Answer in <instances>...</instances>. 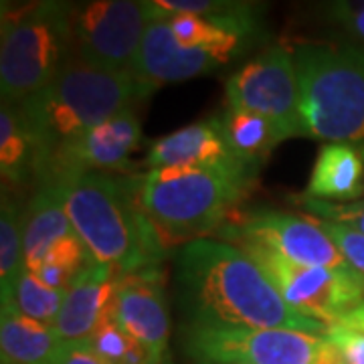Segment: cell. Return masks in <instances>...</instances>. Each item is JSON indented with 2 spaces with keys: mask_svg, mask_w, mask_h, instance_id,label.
Listing matches in <instances>:
<instances>
[{
  "mask_svg": "<svg viewBox=\"0 0 364 364\" xmlns=\"http://www.w3.org/2000/svg\"><path fill=\"white\" fill-rule=\"evenodd\" d=\"M174 265L186 324L324 334L326 324L289 308L259 265L227 241L205 237L182 243Z\"/></svg>",
  "mask_w": 364,
  "mask_h": 364,
  "instance_id": "obj_1",
  "label": "cell"
},
{
  "mask_svg": "<svg viewBox=\"0 0 364 364\" xmlns=\"http://www.w3.org/2000/svg\"><path fill=\"white\" fill-rule=\"evenodd\" d=\"M57 182L69 221L93 259L117 275L162 267L168 245L138 203L136 176L83 172Z\"/></svg>",
  "mask_w": 364,
  "mask_h": 364,
  "instance_id": "obj_2",
  "label": "cell"
},
{
  "mask_svg": "<svg viewBox=\"0 0 364 364\" xmlns=\"http://www.w3.org/2000/svg\"><path fill=\"white\" fill-rule=\"evenodd\" d=\"M148 93L128 71H107L71 57L45 90L18 104L37 146V184L53 160L83 134Z\"/></svg>",
  "mask_w": 364,
  "mask_h": 364,
  "instance_id": "obj_3",
  "label": "cell"
},
{
  "mask_svg": "<svg viewBox=\"0 0 364 364\" xmlns=\"http://www.w3.org/2000/svg\"><path fill=\"white\" fill-rule=\"evenodd\" d=\"M257 172L239 160L146 170L136 176L138 203L166 245L191 243L219 231L253 188Z\"/></svg>",
  "mask_w": 364,
  "mask_h": 364,
  "instance_id": "obj_4",
  "label": "cell"
},
{
  "mask_svg": "<svg viewBox=\"0 0 364 364\" xmlns=\"http://www.w3.org/2000/svg\"><path fill=\"white\" fill-rule=\"evenodd\" d=\"M294 59L304 138L364 146V49L310 43Z\"/></svg>",
  "mask_w": 364,
  "mask_h": 364,
  "instance_id": "obj_5",
  "label": "cell"
},
{
  "mask_svg": "<svg viewBox=\"0 0 364 364\" xmlns=\"http://www.w3.org/2000/svg\"><path fill=\"white\" fill-rule=\"evenodd\" d=\"M73 57L71 4L33 2L2 9L0 93L21 104L45 90Z\"/></svg>",
  "mask_w": 364,
  "mask_h": 364,
  "instance_id": "obj_6",
  "label": "cell"
},
{
  "mask_svg": "<svg viewBox=\"0 0 364 364\" xmlns=\"http://www.w3.org/2000/svg\"><path fill=\"white\" fill-rule=\"evenodd\" d=\"M154 21H166L154 0L71 4L73 57L100 69L132 73L146 28Z\"/></svg>",
  "mask_w": 364,
  "mask_h": 364,
  "instance_id": "obj_7",
  "label": "cell"
},
{
  "mask_svg": "<svg viewBox=\"0 0 364 364\" xmlns=\"http://www.w3.org/2000/svg\"><path fill=\"white\" fill-rule=\"evenodd\" d=\"M261 267L273 287L296 312L322 324H336L352 308L364 301V282L360 277L334 272L328 267H310L287 259L269 247L247 239H227Z\"/></svg>",
  "mask_w": 364,
  "mask_h": 364,
  "instance_id": "obj_8",
  "label": "cell"
},
{
  "mask_svg": "<svg viewBox=\"0 0 364 364\" xmlns=\"http://www.w3.org/2000/svg\"><path fill=\"white\" fill-rule=\"evenodd\" d=\"M326 338L284 328L182 326V346L195 363L314 364Z\"/></svg>",
  "mask_w": 364,
  "mask_h": 364,
  "instance_id": "obj_9",
  "label": "cell"
},
{
  "mask_svg": "<svg viewBox=\"0 0 364 364\" xmlns=\"http://www.w3.org/2000/svg\"><path fill=\"white\" fill-rule=\"evenodd\" d=\"M227 105L267 117L282 142L304 138L301 95L294 51L272 45L225 81Z\"/></svg>",
  "mask_w": 364,
  "mask_h": 364,
  "instance_id": "obj_10",
  "label": "cell"
},
{
  "mask_svg": "<svg viewBox=\"0 0 364 364\" xmlns=\"http://www.w3.org/2000/svg\"><path fill=\"white\" fill-rule=\"evenodd\" d=\"M217 235L221 241L233 237L255 241L301 265L328 267L358 277L314 217H299L275 208H251L239 215L237 221L221 225Z\"/></svg>",
  "mask_w": 364,
  "mask_h": 364,
  "instance_id": "obj_11",
  "label": "cell"
},
{
  "mask_svg": "<svg viewBox=\"0 0 364 364\" xmlns=\"http://www.w3.org/2000/svg\"><path fill=\"white\" fill-rule=\"evenodd\" d=\"M162 267L116 277L109 314L117 326L150 354L154 364H168L170 318Z\"/></svg>",
  "mask_w": 364,
  "mask_h": 364,
  "instance_id": "obj_12",
  "label": "cell"
},
{
  "mask_svg": "<svg viewBox=\"0 0 364 364\" xmlns=\"http://www.w3.org/2000/svg\"><path fill=\"white\" fill-rule=\"evenodd\" d=\"M136 105L124 107L119 114L83 134L53 160L39 184L63 181L83 172H126L132 166V152L142 140V124Z\"/></svg>",
  "mask_w": 364,
  "mask_h": 364,
  "instance_id": "obj_13",
  "label": "cell"
},
{
  "mask_svg": "<svg viewBox=\"0 0 364 364\" xmlns=\"http://www.w3.org/2000/svg\"><path fill=\"white\" fill-rule=\"evenodd\" d=\"M229 59L208 49H184L174 39L166 21H154L146 28L140 51L132 65V75L148 91L164 83H176L186 79L207 75L227 65Z\"/></svg>",
  "mask_w": 364,
  "mask_h": 364,
  "instance_id": "obj_14",
  "label": "cell"
},
{
  "mask_svg": "<svg viewBox=\"0 0 364 364\" xmlns=\"http://www.w3.org/2000/svg\"><path fill=\"white\" fill-rule=\"evenodd\" d=\"M117 273L91 257L67 289L55 330L65 342L87 340L109 314Z\"/></svg>",
  "mask_w": 364,
  "mask_h": 364,
  "instance_id": "obj_15",
  "label": "cell"
},
{
  "mask_svg": "<svg viewBox=\"0 0 364 364\" xmlns=\"http://www.w3.org/2000/svg\"><path fill=\"white\" fill-rule=\"evenodd\" d=\"M75 233L63 198V184L43 182L23 208V249L25 269L35 273L61 239Z\"/></svg>",
  "mask_w": 364,
  "mask_h": 364,
  "instance_id": "obj_16",
  "label": "cell"
},
{
  "mask_svg": "<svg viewBox=\"0 0 364 364\" xmlns=\"http://www.w3.org/2000/svg\"><path fill=\"white\" fill-rule=\"evenodd\" d=\"M237 158L227 148L215 117L196 122L186 128L166 134L150 144L146 154L148 170L196 164H227Z\"/></svg>",
  "mask_w": 364,
  "mask_h": 364,
  "instance_id": "obj_17",
  "label": "cell"
},
{
  "mask_svg": "<svg viewBox=\"0 0 364 364\" xmlns=\"http://www.w3.org/2000/svg\"><path fill=\"white\" fill-rule=\"evenodd\" d=\"M304 195L328 203H356L364 195V146L324 144Z\"/></svg>",
  "mask_w": 364,
  "mask_h": 364,
  "instance_id": "obj_18",
  "label": "cell"
},
{
  "mask_svg": "<svg viewBox=\"0 0 364 364\" xmlns=\"http://www.w3.org/2000/svg\"><path fill=\"white\" fill-rule=\"evenodd\" d=\"M65 340L55 330L14 310H0L2 364H57Z\"/></svg>",
  "mask_w": 364,
  "mask_h": 364,
  "instance_id": "obj_19",
  "label": "cell"
},
{
  "mask_svg": "<svg viewBox=\"0 0 364 364\" xmlns=\"http://www.w3.org/2000/svg\"><path fill=\"white\" fill-rule=\"evenodd\" d=\"M215 122L219 124V130L231 154L239 162L257 170L269 158L273 148L282 144L279 134L267 117L243 107L225 105L215 116Z\"/></svg>",
  "mask_w": 364,
  "mask_h": 364,
  "instance_id": "obj_20",
  "label": "cell"
},
{
  "mask_svg": "<svg viewBox=\"0 0 364 364\" xmlns=\"http://www.w3.org/2000/svg\"><path fill=\"white\" fill-rule=\"evenodd\" d=\"M0 170L4 182H37V146L18 104L0 105Z\"/></svg>",
  "mask_w": 364,
  "mask_h": 364,
  "instance_id": "obj_21",
  "label": "cell"
},
{
  "mask_svg": "<svg viewBox=\"0 0 364 364\" xmlns=\"http://www.w3.org/2000/svg\"><path fill=\"white\" fill-rule=\"evenodd\" d=\"M25 272L23 208L4 196L0 208V306L11 299L18 277Z\"/></svg>",
  "mask_w": 364,
  "mask_h": 364,
  "instance_id": "obj_22",
  "label": "cell"
},
{
  "mask_svg": "<svg viewBox=\"0 0 364 364\" xmlns=\"http://www.w3.org/2000/svg\"><path fill=\"white\" fill-rule=\"evenodd\" d=\"M67 289H55L43 284L35 273L25 272L16 286L11 299L0 306V310H14L23 314L26 318H33L37 322H43L47 326H55L57 316L63 308Z\"/></svg>",
  "mask_w": 364,
  "mask_h": 364,
  "instance_id": "obj_23",
  "label": "cell"
},
{
  "mask_svg": "<svg viewBox=\"0 0 364 364\" xmlns=\"http://www.w3.org/2000/svg\"><path fill=\"white\" fill-rule=\"evenodd\" d=\"M85 342L109 364H154L150 354L117 326L112 314L105 316Z\"/></svg>",
  "mask_w": 364,
  "mask_h": 364,
  "instance_id": "obj_24",
  "label": "cell"
},
{
  "mask_svg": "<svg viewBox=\"0 0 364 364\" xmlns=\"http://www.w3.org/2000/svg\"><path fill=\"white\" fill-rule=\"evenodd\" d=\"M294 203L310 213V217L324 219V221H336L342 225L354 227L356 231L364 233V203H328V200H318L306 195L291 196Z\"/></svg>",
  "mask_w": 364,
  "mask_h": 364,
  "instance_id": "obj_25",
  "label": "cell"
},
{
  "mask_svg": "<svg viewBox=\"0 0 364 364\" xmlns=\"http://www.w3.org/2000/svg\"><path fill=\"white\" fill-rule=\"evenodd\" d=\"M318 223L328 233V237L336 243V247L342 253L344 261L350 265L352 272L364 282V233L356 231L354 227H348V225H342V223L336 221L318 219Z\"/></svg>",
  "mask_w": 364,
  "mask_h": 364,
  "instance_id": "obj_26",
  "label": "cell"
},
{
  "mask_svg": "<svg viewBox=\"0 0 364 364\" xmlns=\"http://www.w3.org/2000/svg\"><path fill=\"white\" fill-rule=\"evenodd\" d=\"M154 4L164 14V18H170L174 14H198V16L227 14L251 6L249 2H231V0H154Z\"/></svg>",
  "mask_w": 364,
  "mask_h": 364,
  "instance_id": "obj_27",
  "label": "cell"
},
{
  "mask_svg": "<svg viewBox=\"0 0 364 364\" xmlns=\"http://www.w3.org/2000/svg\"><path fill=\"white\" fill-rule=\"evenodd\" d=\"M322 336L338 348L346 364H364V334L338 324H330L326 326Z\"/></svg>",
  "mask_w": 364,
  "mask_h": 364,
  "instance_id": "obj_28",
  "label": "cell"
},
{
  "mask_svg": "<svg viewBox=\"0 0 364 364\" xmlns=\"http://www.w3.org/2000/svg\"><path fill=\"white\" fill-rule=\"evenodd\" d=\"M330 14L338 21L340 25L346 26L358 39L364 41V4H346V2H334L330 6Z\"/></svg>",
  "mask_w": 364,
  "mask_h": 364,
  "instance_id": "obj_29",
  "label": "cell"
},
{
  "mask_svg": "<svg viewBox=\"0 0 364 364\" xmlns=\"http://www.w3.org/2000/svg\"><path fill=\"white\" fill-rule=\"evenodd\" d=\"M57 364H109L97 352L91 348L85 340L81 342H67Z\"/></svg>",
  "mask_w": 364,
  "mask_h": 364,
  "instance_id": "obj_30",
  "label": "cell"
},
{
  "mask_svg": "<svg viewBox=\"0 0 364 364\" xmlns=\"http://www.w3.org/2000/svg\"><path fill=\"white\" fill-rule=\"evenodd\" d=\"M336 324L342 326V328H348V330H354V332L364 334V301L363 304H358L356 308H352L350 312L344 314Z\"/></svg>",
  "mask_w": 364,
  "mask_h": 364,
  "instance_id": "obj_31",
  "label": "cell"
},
{
  "mask_svg": "<svg viewBox=\"0 0 364 364\" xmlns=\"http://www.w3.org/2000/svg\"><path fill=\"white\" fill-rule=\"evenodd\" d=\"M195 364H215V363H195Z\"/></svg>",
  "mask_w": 364,
  "mask_h": 364,
  "instance_id": "obj_32",
  "label": "cell"
}]
</instances>
